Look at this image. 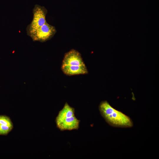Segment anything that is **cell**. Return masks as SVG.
I'll list each match as a JSON object with an SVG mask.
<instances>
[{"mask_svg": "<svg viewBox=\"0 0 159 159\" xmlns=\"http://www.w3.org/2000/svg\"><path fill=\"white\" fill-rule=\"evenodd\" d=\"M99 109L105 121L112 126L127 128L133 126V122L129 116L114 108L106 100L101 102Z\"/></svg>", "mask_w": 159, "mask_h": 159, "instance_id": "6da1fadb", "label": "cell"}, {"mask_svg": "<svg viewBox=\"0 0 159 159\" xmlns=\"http://www.w3.org/2000/svg\"><path fill=\"white\" fill-rule=\"evenodd\" d=\"M85 64L80 53L72 49L65 54L62 65H81Z\"/></svg>", "mask_w": 159, "mask_h": 159, "instance_id": "5b68a950", "label": "cell"}, {"mask_svg": "<svg viewBox=\"0 0 159 159\" xmlns=\"http://www.w3.org/2000/svg\"><path fill=\"white\" fill-rule=\"evenodd\" d=\"M61 69L65 74L69 76L85 74L88 73L85 64L81 65H62Z\"/></svg>", "mask_w": 159, "mask_h": 159, "instance_id": "8992f818", "label": "cell"}, {"mask_svg": "<svg viewBox=\"0 0 159 159\" xmlns=\"http://www.w3.org/2000/svg\"><path fill=\"white\" fill-rule=\"evenodd\" d=\"M0 124L13 126V124L10 118L4 115H0Z\"/></svg>", "mask_w": 159, "mask_h": 159, "instance_id": "ba28073f", "label": "cell"}, {"mask_svg": "<svg viewBox=\"0 0 159 159\" xmlns=\"http://www.w3.org/2000/svg\"><path fill=\"white\" fill-rule=\"evenodd\" d=\"M13 128V126L0 124V135L7 134Z\"/></svg>", "mask_w": 159, "mask_h": 159, "instance_id": "52a82bcc", "label": "cell"}, {"mask_svg": "<svg viewBox=\"0 0 159 159\" xmlns=\"http://www.w3.org/2000/svg\"><path fill=\"white\" fill-rule=\"evenodd\" d=\"M56 32L55 27L46 22L32 34L30 37L34 41L43 42L51 39Z\"/></svg>", "mask_w": 159, "mask_h": 159, "instance_id": "277c9868", "label": "cell"}, {"mask_svg": "<svg viewBox=\"0 0 159 159\" xmlns=\"http://www.w3.org/2000/svg\"><path fill=\"white\" fill-rule=\"evenodd\" d=\"M32 11L33 19L26 28L27 34L29 36L47 22V10L44 7L36 4Z\"/></svg>", "mask_w": 159, "mask_h": 159, "instance_id": "3957f363", "label": "cell"}, {"mask_svg": "<svg viewBox=\"0 0 159 159\" xmlns=\"http://www.w3.org/2000/svg\"><path fill=\"white\" fill-rule=\"evenodd\" d=\"M55 121L57 127L62 131L78 129L80 122L75 116L74 108L67 102L59 112Z\"/></svg>", "mask_w": 159, "mask_h": 159, "instance_id": "7a4b0ae2", "label": "cell"}]
</instances>
